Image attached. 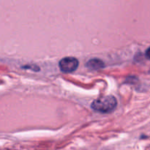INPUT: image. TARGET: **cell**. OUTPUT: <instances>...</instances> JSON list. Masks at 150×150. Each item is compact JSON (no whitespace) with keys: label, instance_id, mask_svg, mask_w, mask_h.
<instances>
[{"label":"cell","instance_id":"277c9868","mask_svg":"<svg viewBox=\"0 0 150 150\" xmlns=\"http://www.w3.org/2000/svg\"><path fill=\"white\" fill-rule=\"evenodd\" d=\"M145 57H146V59H148L150 60V47L146 51V53H145Z\"/></svg>","mask_w":150,"mask_h":150},{"label":"cell","instance_id":"3957f363","mask_svg":"<svg viewBox=\"0 0 150 150\" xmlns=\"http://www.w3.org/2000/svg\"><path fill=\"white\" fill-rule=\"evenodd\" d=\"M105 64H104L103 61H102L100 59H92L89 60L86 63V67L90 70H97L99 69L103 68Z\"/></svg>","mask_w":150,"mask_h":150},{"label":"cell","instance_id":"6da1fadb","mask_svg":"<svg viewBox=\"0 0 150 150\" xmlns=\"http://www.w3.org/2000/svg\"><path fill=\"white\" fill-rule=\"evenodd\" d=\"M117 105V99L113 95H108L94 100L92 103V108L97 112L108 114L114 111Z\"/></svg>","mask_w":150,"mask_h":150},{"label":"cell","instance_id":"7a4b0ae2","mask_svg":"<svg viewBox=\"0 0 150 150\" xmlns=\"http://www.w3.org/2000/svg\"><path fill=\"white\" fill-rule=\"evenodd\" d=\"M79 60L75 57H67L62 59L59 63L60 70L63 73H72L79 67Z\"/></svg>","mask_w":150,"mask_h":150}]
</instances>
